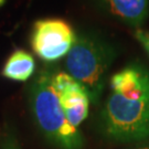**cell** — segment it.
<instances>
[{
	"label": "cell",
	"instance_id": "cell-1",
	"mask_svg": "<svg viewBox=\"0 0 149 149\" xmlns=\"http://www.w3.org/2000/svg\"><path fill=\"white\" fill-rule=\"evenodd\" d=\"M112 94L103 109L106 134L120 141L149 137V72L132 65L111 79Z\"/></svg>",
	"mask_w": 149,
	"mask_h": 149
},
{
	"label": "cell",
	"instance_id": "cell-2",
	"mask_svg": "<svg viewBox=\"0 0 149 149\" xmlns=\"http://www.w3.org/2000/svg\"><path fill=\"white\" fill-rule=\"evenodd\" d=\"M30 105L38 127L60 149H81L83 137L65 116L59 95L52 85V71L42 70L30 90Z\"/></svg>",
	"mask_w": 149,
	"mask_h": 149
},
{
	"label": "cell",
	"instance_id": "cell-3",
	"mask_svg": "<svg viewBox=\"0 0 149 149\" xmlns=\"http://www.w3.org/2000/svg\"><path fill=\"white\" fill-rule=\"evenodd\" d=\"M113 51L100 41L87 37L76 39L66 55L65 68L90 96L93 103L100 100L105 75L113 61Z\"/></svg>",
	"mask_w": 149,
	"mask_h": 149
},
{
	"label": "cell",
	"instance_id": "cell-4",
	"mask_svg": "<svg viewBox=\"0 0 149 149\" xmlns=\"http://www.w3.org/2000/svg\"><path fill=\"white\" fill-rule=\"evenodd\" d=\"M75 41L73 29L62 19H43L34 23L32 49L40 59L47 62L58 61L68 55Z\"/></svg>",
	"mask_w": 149,
	"mask_h": 149
},
{
	"label": "cell",
	"instance_id": "cell-5",
	"mask_svg": "<svg viewBox=\"0 0 149 149\" xmlns=\"http://www.w3.org/2000/svg\"><path fill=\"white\" fill-rule=\"evenodd\" d=\"M52 85L59 95L65 116L77 128L88 115L90 96L70 74L52 71Z\"/></svg>",
	"mask_w": 149,
	"mask_h": 149
},
{
	"label": "cell",
	"instance_id": "cell-6",
	"mask_svg": "<svg viewBox=\"0 0 149 149\" xmlns=\"http://www.w3.org/2000/svg\"><path fill=\"white\" fill-rule=\"evenodd\" d=\"M115 16L132 27H139L148 15V0H106Z\"/></svg>",
	"mask_w": 149,
	"mask_h": 149
},
{
	"label": "cell",
	"instance_id": "cell-7",
	"mask_svg": "<svg viewBox=\"0 0 149 149\" xmlns=\"http://www.w3.org/2000/svg\"><path fill=\"white\" fill-rule=\"evenodd\" d=\"M36 70V62L30 53L17 50L8 58L2 69V75L12 81L26 82L32 76Z\"/></svg>",
	"mask_w": 149,
	"mask_h": 149
},
{
	"label": "cell",
	"instance_id": "cell-8",
	"mask_svg": "<svg viewBox=\"0 0 149 149\" xmlns=\"http://www.w3.org/2000/svg\"><path fill=\"white\" fill-rule=\"evenodd\" d=\"M2 149H21L15 135L10 132L6 134L3 144H2Z\"/></svg>",
	"mask_w": 149,
	"mask_h": 149
},
{
	"label": "cell",
	"instance_id": "cell-9",
	"mask_svg": "<svg viewBox=\"0 0 149 149\" xmlns=\"http://www.w3.org/2000/svg\"><path fill=\"white\" fill-rule=\"evenodd\" d=\"M135 37L139 41V43L144 47L146 52L149 55V32L145 30H137L135 32Z\"/></svg>",
	"mask_w": 149,
	"mask_h": 149
},
{
	"label": "cell",
	"instance_id": "cell-10",
	"mask_svg": "<svg viewBox=\"0 0 149 149\" xmlns=\"http://www.w3.org/2000/svg\"><path fill=\"white\" fill-rule=\"evenodd\" d=\"M5 1H6V0H0V7L5 3Z\"/></svg>",
	"mask_w": 149,
	"mask_h": 149
},
{
	"label": "cell",
	"instance_id": "cell-11",
	"mask_svg": "<svg viewBox=\"0 0 149 149\" xmlns=\"http://www.w3.org/2000/svg\"><path fill=\"white\" fill-rule=\"evenodd\" d=\"M140 149H149V147H146V148H140Z\"/></svg>",
	"mask_w": 149,
	"mask_h": 149
}]
</instances>
